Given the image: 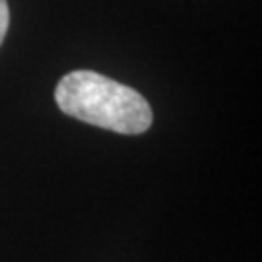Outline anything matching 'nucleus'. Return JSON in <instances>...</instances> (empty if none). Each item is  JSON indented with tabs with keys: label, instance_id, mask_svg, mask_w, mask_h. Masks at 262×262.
Returning <instances> with one entry per match:
<instances>
[{
	"label": "nucleus",
	"instance_id": "2",
	"mask_svg": "<svg viewBox=\"0 0 262 262\" xmlns=\"http://www.w3.org/2000/svg\"><path fill=\"white\" fill-rule=\"evenodd\" d=\"M10 26V10H8V2L6 0H0V45L6 37V31H8Z\"/></svg>",
	"mask_w": 262,
	"mask_h": 262
},
{
	"label": "nucleus",
	"instance_id": "1",
	"mask_svg": "<svg viewBox=\"0 0 262 262\" xmlns=\"http://www.w3.org/2000/svg\"><path fill=\"white\" fill-rule=\"evenodd\" d=\"M55 99L68 117L119 134H142L154 121L140 92L92 70L66 74L56 85Z\"/></svg>",
	"mask_w": 262,
	"mask_h": 262
}]
</instances>
